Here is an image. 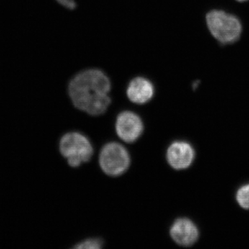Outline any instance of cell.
<instances>
[{
  "instance_id": "cell-1",
  "label": "cell",
  "mask_w": 249,
  "mask_h": 249,
  "mask_svg": "<svg viewBox=\"0 0 249 249\" xmlns=\"http://www.w3.org/2000/svg\"><path fill=\"white\" fill-rule=\"evenodd\" d=\"M110 90V80L98 69L79 72L68 85L73 106L91 116L101 115L107 110L111 103Z\"/></svg>"
},
{
  "instance_id": "cell-2",
  "label": "cell",
  "mask_w": 249,
  "mask_h": 249,
  "mask_svg": "<svg viewBox=\"0 0 249 249\" xmlns=\"http://www.w3.org/2000/svg\"><path fill=\"white\" fill-rule=\"evenodd\" d=\"M206 24L211 35L222 45H231L240 39L242 25L234 15L222 10H213L206 14Z\"/></svg>"
},
{
  "instance_id": "cell-3",
  "label": "cell",
  "mask_w": 249,
  "mask_h": 249,
  "mask_svg": "<svg viewBox=\"0 0 249 249\" xmlns=\"http://www.w3.org/2000/svg\"><path fill=\"white\" fill-rule=\"evenodd\" d=\"M59 150L67 159L69 165L74 168L80 166L82 163L89 161L93 153L91 142L84 135L78 132L65 134L60 139Z\"/></svg>"
},
{
  "instance_id": "cell-4",
  "label": "cell",
  "mask_w": 249,
  "mask_h": 249,
  "mask_svg": "<svg viewBox=\"0 0 249 249\" xmlns=\"http://www.w3.org/2000/svg\"><path fill=\"white\" fill-rule=\"evenodd\" d=\"M99 163L105 173L111 177L120 176L130 163L127 150L117 142H109L103 147L99 156Z\"/></svg>"
},
{
  "instance_id": "cell-5",
  "label": "cell",
  "mask_w": 249,
  "mask_h": 249,
  "mask_svg": "<svg viewBox=\"0 0 249 249\" xmlns=\"http://www.w3.org/2000/svg\"><path fill=\"white\" fill-rule=\"evenodd\" d=\"M118 136L124 142H133L140 137L143 131V124L137 114L124 111L118 116L116 123Z\"/></svg>"
},
{
  "instance_id": "cell-6",
  "label": "cell",
  "mask_w": 249,
  "mask_h": 249,
  "mask_svg": "<svg viewBox=\"0 0 249 249\" xmlns=\"http://www.w3.org/2000/svg\"><path fill=\"white\" fill-rule=\"evenodd\" d=\"M194 158V149L187 142H174L167 150V160L170 166L175 170L188 168Z\"/></svg>"
},
{
  "instance_id": "cell-7",
  "label": "cell",
  "mask_w": 249,
  "mask_h": 249,
  "mask_svg": "<svg viewBox=\"0 0 249 249\" xmlns=\"http://www.w3.org/2000/svg\"><path fill=\"white\" fill-rule=\"evenodd\" d=\"M173 240L183 247L194 245L199 237L196 224L187 218H180L173 223L170 231Z\"/></svg>"
},
{
  "instance_id": "cell-8",
  "label": "cell",
  "mask_w": 249,
  "mask_h": 249,
  "mask_svg": "<svg viewBox=\"0 0 249 249\" xmlns=\"http://www.w3.org/2000/svg\"><path fill=\"white\" fill-rule=\"evenodd\" d=\"M155 87L150 80L143 77H136L129 82L127 96L129 101L136 104H145L153 98Z\"/></svg>"
},
{
  "instance_id": "cell-9",
  "label": "cell",
  "mask_w": 249,
  "mask_h": 249,
  "mask_svg": "<svg viewBox=\"0 0 249 249\" xmlns=\"http://www.w3.org/2000/svg\"><path fill=\"white\" fill-rule=\"evenodd\" d=\"M236 199L241 207L249 209V184L241 187L236 195Z\"/></svg>"
},
{
  "instance_id": "cell-10",
  "label": "cell",
  "mask_w": 249,
  "mask_h": 249,
  "mask_svg": "<svg viewBox=\"0 0 249 249\" xmlns=\"http://www.w3.org/2000/svg\"><path fill=\"white\" fill-rule=\"evenodd\" d=\"M103 241L98 238L88 239L84 242H80L73 248L77 249H100L102 248Z\"/></svg>"
},
{
  "instance_id": "cell-11",
  "label": "cell",
  "mask_w": 249,
  "mask_h": 249,
  "mask_svg": "<svg viewBox=\"0 0 249 249\" xmlns=\"http://www.w3.org/2000/svg\"><path fill=\"white\" fill-rule=\"evenodd\" d=\"M56 1L67 9L70 10L76 9V3L74 0H56Z\"/></svg>"
},
{
  "instance_id": "cell-12",
  "label": "cell",
  "mask_w": 249,
  "mask_h": 249,
  "mask_svg": "<svg viewBox=\"0 0 249 249\" xmlns=\"http://www.w3.org/2000/svg\"><path fill=\"white\" fill-rule=\"evenodd\" d=\"M199 82H195L194 84H193V89H196L197 88L198 85H199Z\"/></svg>"
},
{
  "instance_id": "cell-13",
  "label": "cell",
  "mask_w": 249,
  "mask_h": 249,
  "mask_svg": "<svg viewBox=\"0 0 249 249\" xmlns=\"http://www.w3.org/2000/svg\"><path fill=\"white\" fill-rule=\"evenodd\" d=\"M236 1H240V2H244V1H249V0H236Z\"/></svg>"
}]
</instances>
